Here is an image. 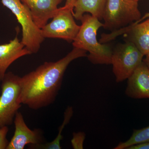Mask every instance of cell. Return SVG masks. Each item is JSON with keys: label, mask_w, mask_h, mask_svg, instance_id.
<instances>
[{"label": "cell", "mask_w": 149, "mask_h": 149, "mask_svg": "<svg viewBox=\"0 0 149 149\" xmlns=\"http://www.w3.org/2000/svg\"><path fill=\"white\" fill-rule=\"evenodd\" d=\"M8 128V126L0 128V149H6L9 142L7 139Z\"/></svg>", "instance_id": "e0dca14e"}, {"label": "cell", "mask_w": 149, "mask_h": 149, "mask_svg": "<svg viewBox=\"0 0 149 149\" xmlns=\"http://www.w3.org/2000/svg\"><path fill=\"white\" fill-rule=\"evenodd\" d=\"M127 80L126 95L133 99H149V68L143 61Z\"/></svg>", "instance_id": "30bf717a"}, {"label": "cell", "mask_w": 149, "mask_h": 149, "mask_svg": "<svg viewBox=\"0 0 149 149\" xmlns=\"http://www.w3.org/2000/svg\"><path fill=\"white\" fill-rule=\"evenodd\" d=\"M20 77L12 72L6 73L2 80L0 96V128L11 125L22 106L19 101Z\"/></svg>", "instance_id": "8992f818"}, {"label": "cell", "mask_w": 149, "mask_h": 149, "mask_svg": "<svg viewBox=\"0 0 149 149\" xmlns=\"http://www.w3.org/2000/svg\"><path fill=\"white\" fill-rule=\"evenodd\" d=\"M73 114V108L68 107L67 108L64 112V119L61 125L59 128L58 133L55 139L53 141L45 144H39L37 145H30L29 147L32 149H61V141L62 140L63 136L62 135V132L72 118Z\"/></svg>", "instance_id": "5bb4252c"}, {"label": "cell", "mask_w": 149, "mask_h": 149, "mask_svg": "<svg viewBox=\"0 0 149 149\" xmlns=\"http://www.w3.org/2000/svg\"><path fill=\"white\" fill-rule=\"evenodd\" d=\"M149 143V126L148 127L134 130L130 139L124 142H120L114 149H127L134 145Z\"/></svg>", "instance_id": "9a60e30c"}, {"label": "cell", "mask_w": 149, "mask_h": 149, "mask_svg": "<svg viewBox=\"0 0 149 149\" xmlns=\"http://www.w3.org/2000/svg\"><path fill=\"white\" fill-rule=\"evenodd\" d=\"M127 149H149V143L134 145L129 147Z\"/></svg>", "instance_id": "ac0fdd59"}, {"label": "cell", "mask_w": 149, "mask_h": 149, "mask_svg": "<svg viewBox=\"0 0 149 149\" xmlns=\"http://www.w3.org/2000/svg\"><path fill=\"white\" fill-rule=\"evenodd\" d=\"M144 56L130 41L119 44L112 51L111 64L116 81L120 83L127 80L143 62Z\"/></svg>", "instance_id": "5b68a950"}, {"label": "cell", "mask_w": 149, "mask_h": 149, "mask_svg": "<svg viewBox=\"0 0 149 149\" xmlns=\"http://www.w3.org/2000/svg\"><path fill=\"white\" fill-rule=\"evenodd\" d=\"M76 0H66L65 6L73 10L74 3Z\"/></svg>", "instance_id": "d6986e66"}, {"label": "cell", "mask_w": 149, "mask_h": 149, "mask_svg": "<svg viewBox=\"0 0 149 149\" xmlns=\"http://www.w3.org/2000/svg\"><path fill=\"white\" fill-rule=\"evenodd\" d=\"M87 52L73 47L64 57L55 62H45L35 70L20 77L19 101L32 109L53 103L61 88L65 72L71 62L87 56Z\"/></svg>", "instance_id": "6da1fadb"}, {"label": "cell", "mask_w": 149, "mask_h": 149, "mask_svg": "<svg viewBox=\"0 0 149 149\" xmlns=\"http://www.w3.org/2000/svg\"><path fill=\"white\" fill-rule=\"evenodd\" d=\"M13 122L14 134L6 149H24L27 145L42 143L44 138L42 131L39 129H30L25 123L21 112H17Z\"/></svg>", "instance_id": "9c48e42d"}, {"label": "cell", "mask_w": 149, "mask_h": 149, "mask_svg": "<svg viewBox=\"0 0 149 149\" xmlns=\"http://www.w3.org/2000/svg\"><path fill=\"white\" fill-rule=\"evenodd\" d=\"M135 1H136L139 2V1H141V0H135Z\"/></svg>", "instance_id": "7402d4cb"}, {"label": "cell", "mask_w": 149, "mask_h": 149, "mask_svg": "<svg viewBox=\"0 0 149 149\" xmlns=\"http://www.w3.org/2000/svg\"><path fill=\"white\" fill-rule=\"evenodd\" d=\"M149 18V12L148 13H146L145 15H144L143 17H141L139 20L138 21L135 22L133 23V24H136L137 23H139V22H141L143 21V20H145V19H146Z\"/></svg>", "instance_id": "ffe728a7"}, {"label": "cell", "mask_w": 149, "mask_h": 149, "mask_svg": "<svg viewBox=\"0 0 149 149\" xmlns=\"http://www.w3.org/2000/svg\"><path fill=\"white\" fill-rule=\"evenodd\" d=\"M122 34H125L126 40L133 43L144 56L149 53V18L112 31L110 34H102L99 41L105 44Z\"/></svg>", "instance_id": "ba28073f"}, {"label": "cell", "mask_w": 149, "mask_h": 149, "mask_svg": "<svg viewBox=\"0 0 149 149\" xmlns=\"http://www.w3.org/2000/svg\"><path fill=\"white\" fill-rule=\"evenodd\" d=\"M31 54L19 41L17 36L8 43L0 45V81L3 79L7 70L14 62Z\"/></svg>", "instance_id": "7c38bea8"}, {"label": "cell", "mask_w": 149, "mask_h": 149, "mask_svg": "<svg viewBox=\"0 0 149 149\" xmlns=\"http://www.w3.org/2000/svg\"><path fill=\"white\" fill-rule=\"evenodd\" d=\"M74 18L73 10L65 6L59 8L52 20L41 29L43 37L63 39L68 42H73L80 27Z\"/></svg>", "instance_id": "52a82bcc"}, {"label": "cell", "mask_w": 149, "mask_h": 149, "mask_svg": "<svg viewBox=\"0 0 149 149\" xmlns=\"http://www.w3.org/2000/svg\"><path fill=\"white\" fill-rule=\"evenodd\" d=\"M141 17L138 2L135 0H106L102 19L104 28L118 30L138 21Z\"/></svg>", "instance_id": "3957f363"}, {"label": "cell", "mask_w": 149, "mask_h": 149, "mask_svg": "<svg viewBox=\"0 0 149 149\" xmlns=\"http://www.w3.org/2000/svg\"><path fill=\"white\" fill-rule=\"evenodd\" d=\"M3 5L15 15L22 28V43L26 49L35 54L40 50L45 38L41 29L35 24L29 8L21 0H1Z\"/></svg>", "instance_id": "277c9868"}, {"label": "cell", "mask_w": 149, "mask_h": 149, "mask_svg": "<svg viewBox=\"0 0 149 149\" xmlns=\"http://www.w3.org/2000/svg\"><path fill=\"white\" fill-rule=\"evenodd\" d=\"M106 0H76L73 10V15L77 20H80L85 13L102 19V14Z\"/></svg>", "instance_id": "4fadbf2b"}, {"label": "cell", "mask_w": 149, "mask_h": 149, "mask_svg": "<svg viewBox=\"0 0 149 149\" xmlns=\"http://www.w3.org/2000/svg\"><path fill=\"white\" fill-rule=\"evenodd\" d=\"M145 56H146V58L143 59V61L146 63L149 68V53Z\"/></svg>", "instance_id": "44dd1931"}, {"label": "cell", "mask_w": 149, "mask_h": 149, "mask_svg": "<svg viewBox=\"0 0 149 149\" xmlns=\"http://www.w3.org/2000/svg\"><path fill=\"white\" fill-rule=\"evenodd\" d=\"M63 0H21L29 8L33 20L42 29L56 14L58 6Z\"/></svg>", "instance_id": "8fae6325"}, {"label": "cell", "mask_w": 149, "mask_h": 149, "mask_svg": "<svg viewBox=\"0 0 149 149\" xmlns=\"http://www.w3.org/2000/svg\"><path fill=\"white\" fill-rule=\"evenodd\" d=\"M82 24L77 36L72 42L73 47L89 53L88 60L94 64H111L112 50L108 45L102 44L97 39V32L103 23L91 15L84 14Z\"/></svg>", "instance_id": "7a4b0ae2"}, {"label": "cell", "mask_w": 149, "mask_h": 149, "mask_svg": "<svg viewBox=\"0 0 149 149\" xmlns=\"http://www.w3.org/2000/svg\"><path fill=\"white\" fill-rule=\"evenodd\" d=\"M85 136L86 135L83 132H79L73 133V137L71 141V144L73 149L83 148V143L85 140Z\"/></svg>", "instance_id": "2e32d148"}]
</instances>
